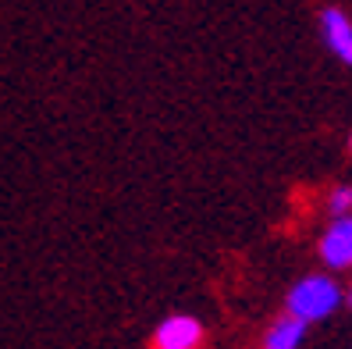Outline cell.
<instances>
[{"label": "cell", "instance_id": "1", "mask_svg": "<svg viewBox=\"0 0 352 349\" xmlns=\"http://www.w3.org/2000/svg\"><path fill=\"white\" fill-rule=\"evenodd\" d=\"M342 306V285L331 275H306L285 296V314L299 317L302 324H314L331 317Z\"/></svg>", "mask_w": 352, "mask_h": 349}, {"label": "cell", "instance_id": "2", "mask_svg": "<svg viewBox=\"0 0 352 349\" xmlns=\"http://www.w3.org/2000/svg\"><path fill=\"white\" fill-rule=\"evenodd\" d=\"M203 335L206 332H203L199 317H192V314H171V317H164L153 328L150 346L153 349H199Z\"/></svg>", "mask_w": 352, "mask_h": 349}, {"label": "cell", "instance_id": "3", "mask_svg": "<svg viewBox=\"0 0 352 349\" xmlns=\"http://www.w3.org/2000/svg\"><path fill=\"white\" fill-rule=\"evenodd\" d=\"M320 260L331 271H345L352 268V214H342L327 224V232L320 235Z\"/></svg>", "mask_w": 352, "mask_h": 349}, {"label": "cell", "instance_id": "4", "mask_svg": "<svg viewBox=\"0 0 352 349\" xmlns=\"http://www.w3.org/2000/svg\"><path fill=\"white\" fill-rule=\"evenodd\" d=\"M320 32H324V43L335 50L345 65H352V22L349 14L338 8H324L320 11Z\"/></svg>", "mask_w": 352, "mask_h": 349}, {"label": "cell", "instance_id": "5", "mask_svg": "<svg viewBox=\"0 0 352 349\" xmlns=\"http://www.w3.org/2000/svg\"><path fill=\"white\" fill-rule=\"evenodd\" d=\"M306 339V324L299 317H278L263 335V349H299Z\"/></svg>", "mask_w": 352, "mask_h": 349}, {"label": "cell", "instance_id": "6", "mask_svg": "<svg viewBox=\"0 0 352 349\" xmlns=\"http://www.w3.org/2000/svg\"><path fill=\"white\" fill-rule=\"evenodd\" d=\"M327 207H331V214H335V218L352 214V186H338V189H331Z\"/></svg>", "mask_w": 352, "mask_h": 349}, {"label": "cell", "instance_id": "7", "mask_svg": "<svg viewBox=\"0 0 352 349\" xmlns=\"http://www.w3.org/2000/svg\"><path fill=\"white\" fill-rule=\"evenodd\" d=\"M345 299H349V306H352V285H349V293H345Z\"/></svg>", "mask_w": 352, "mask_h": 349}]
</instances>
